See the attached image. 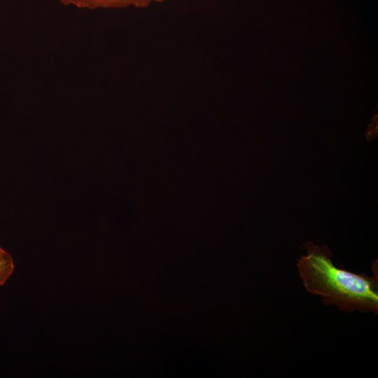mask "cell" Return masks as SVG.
<instances>
[{"label": "cell", "mask_w": 378, "mask_h": 378, "mask_svg": "<svg viewBox=\"0 0 378 378\" xmlns=\"http://www.w3.org/2000/svg\"><path fill=\"white\" fill-rule=\"evenodd\" d=\"M307 255L297 262L299 275L307 290L323 298L326 305L340 310L378 314L377 261L372 263V276L356 274L336 267L327 246L304 243Z\"/></svg>", "instance_id": "6da1fadb"}, {"label": "cell", "mask_w": 378, "mask_h": 378, "mask_svg": "<svg viewBox=\"0 0 378 378\" xmlns=\"http://www.w3.org/2000/svg\"><path fill=\"white\" fill-rule=\"evenodd\" d=\"M73 6L81 8L95 9L99 8H125L134 6L146 8L153 2H162L164 0H70Z\"/></svg>", "instance_id": "7a4b0ae2"}, {"label": "cell", "mask_w": 378, "mask_h": 378, "mask_svg": "<svg viewBox=\"0 0 378 378\" xmlns=\"http://www.w3.org/2000/svg\"><path fill=\"white\" fill-rule=\"evenodd\" d=\"M14 267L12 256L0 246V286L12 275Z\"/></svg>", "instance_id": "3957f363"}]
</instances>
